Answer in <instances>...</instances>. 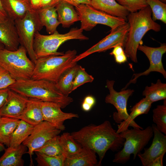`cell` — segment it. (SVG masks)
I'll return each mask as SVG.
<instances>
[{"mask_svg":"<svg viewBox=\"0 0 166 166\" xmlns=\"http://www.w3.org/2000/svg\"><path fill=\"white\" fill-rule=\"evenodd\" d=\"M152 14L148 6L136 12L130 13L127 17L129 28L124 51L127 57L135 63L137 62L138 47L144 35L150 30H160V25L152 20Z\"/></svg>","mask_w":166,"mask_h":166,"instance_id":"obj_3","label":"cell"},{"mask_svg":"<svg viewBox=\"0 0 166 166\" xmlns=\"http://www.w3.org/2000/svg\"><path fill=\"white\" fill-rule=\"evenodd\" d=\"M152 12V20H159L166 23V5L160 0H146Z\"/></svg>","mask_w":166,"mask_h":166,"instance_id":"obj_33","label":"cell"},{"mask_svg":"<svg viewBox=\"0 0 166 166\" xmlns=\"http://www.w3.org/2000/svg\"><path fill=\"white\" fill-rule=\"evenodd\" d=\"M152 104L145 97L137 103L130 109L131 112L127 119L118 125L117 132L120 133L128 129L129 126L143 129L142 127L136 123L134 120L139 115L148 114L151 109Z\"/></svg>","mask_w":166,"mask_h":166,"instance_id":"obj_18","label":"cell"},{"mask_svg":"<svg viewBox=\"0 0 166 166\" xmlns=\"http://www.w3.org/2000/svg\"><path fill=\"white\" fill-rule=\"evenodd\" d=\"M115 82L114 80H107L106 87L109 93L105 97V101L113 105L116 108L117 112L113 113V118L116 123L120 124L126 120L129 116L127 109V103L134 90L124 89L117 92L113 88Z\"/></svg>","mask_w":166,"mask_h":166,"instance_id":"obj_13","label":"cell"},{"mask_svg":"<svg viewBox=\"0 0 166 166\" xmlns=\"http://www.w3.org/2000/svg\"><path fill=\"white\" fill-rule=\"evenodd\" d=\"M81 107L83 111L88 112L91 110L93 107L83 101Z\"/></svg>","mask_w":166,"mask_h":166,"instance_id":"obj_46","label":"cell"},{"mask_svg":"<svg viewBox=\"0 0 166 166\" xmlns=\"http://www.w3.org/2000/svg\"><path fill=\"white\" fill-rule=\"evenodd\" d=\"M8 17L3 7L1 0H0V20L4 19Z\"/></svg>","mask_w":166,"mask_h":166,"instance_id":"obj_45","label":"cell"},{"mask_svg":"<svg viewBox=\"0 0 166 166\" xmlns=\"http://www.w3.org/2000/svg\"><path fill=\"white\" fill-rule=\"evenodd\" d=\"M90 0V5L94 8L127 21L130 13L115 0Z\"/></svg>","mask_w":166,"mask_h":166,"instance_id":"obj_21","label":"cell"},{"mask_svg":"<svg viewBox=\"0 0 166 166\" xmlns=\"http://www.w3.org/2000/svg\"><path fill=\"white\" fill-rule=\"evenodd\" d=\"M83 101L93 107L96 103V100L93 96L88 95L85 98Z\"/></svg>","mask_w":166,"mask_h":166,"instance_id":"obj_43","label":"cell"},{"mask_svg":"<svg viewBox=\"0 0 166 166\" xmlns=\"http://www.w3.org/2000/svg\"><path fill=\"white\" fill-rule=\"evenodd\" d=\"M59 2V0H41V8L55 7Z\"/></svg>","mask_w":166,"mask_h":166,"instance_id":"obj_40","label":"cell"},{"mask_svg":"<svg viewBox=\"0 0 166 166\" xmlns=\"http://www.w3.org/2000/svg\"><path fill=\"white\" fill-rule=\"evenodd\" d=\"M27 148L22 144L16 147H8L0 158V166H23L24 161L22 157Z\"/></svg>","mask_w":166,"mask_h":166,"instance_id":"obj_23","label":"cell"},{"mask_svg":"<svg viewBox=\"0 0 166 166\" xmlns=\"http://www.w3.org/2000/svg\"><path fill=\"white\" fill-rule=\"evenodd\" d=\"M58 139L62 149V155L66 158L78 152L82 147L69 133H63L59 136Z\"/></svg>","mask_w":166,"mask_h":166,"instance_id":"obj_30","label":"cell"},{"mask_svg":"<svg viewBox=\"0 0 166 166\" xmlns=\"http://www.w3.org/2000/svg\"><path fill=\"white\" fill-rule=\"evenodd\" d=\"M4 48H5L4 45L0 43V49H2Z\"/></svg>","mask_w":166,"mask_h":166,"instance_id":"obj_48","label":"cell"},{"mask_svg":"<svg viewBox=\"0 0 166 166\" xmlns=\"http://www.w3.org/2000/svg\"><path fill=\"white\" fill-rule=\"evenodd\" d=\"M59 135L49 140L44 145L35 152L51 156H57L62 154V150L58 140Z\"/></svg>","mask_w":166,"mask_h":166,"instance_id":"obj_34","label":"cell"},{"mask_svg":"<svg viewBox=\"0 0 166 166\" xmlns=\"http://www.w3.org/2000/svg\"><path fill=\"white\" fill-rule=\"evenodd\" d=\"M80 28H73L67 33L60 34L57 30L52 34L45 35L37 32L34 35L33 48L38 58L50 55H61L63 52L57 51L59 47L68 41L77 39L86 40L89 38L84 35Z\"/></svg>","mask_w":166,"mask_h":166,"instance_id":"obj_5","label":"cell"},{"mask_svg":"<svg viewBox=\"0 0 166 166\" xmlns=\"http://www.w3.org/2000/svg\"><path fill=\"white\" fill-rule=\"evenodd\" d=\"M138 49L142 52L149 60L150 63L148 68L145 71L140 73L134 74L133 78L121 90L125 89L131 83H136L137 79L142 76H147L150 73L156 72L161 73L165 78H166V71L164 69L162 61L163 55L166 52L165 44H162L157 47H153L143 45L140 44Z\"/></svg>","mask_w":166,"mask_h":166,"instance_id":"obj_12","label":"cell"},{"mask_svg":"<svg viewBox=\"0 0 166 166\" xmlns=\"http://www.w3.org/2000/svg\"><path fill=\"white\" fill-rule=\"evenodd\" d=\"M153 122L162 132L166 134V100L163 105H158L153 110Z\"/></svg>","mask_w":166,"mask_h":166,"instance_id":"obj_31","label":"cell"},{"mask_svg":"<svg viewBox=\"0 0 166 166\" xmlns=\"http://www.w3.org/2000/svg\"><path fill=\"white\" fill-rule=\"evenodd\" d=\"M9 90L10 89L9 88L0 89V109L7 100Z\"/></svg>","mask_w":166,"mask_h":166,"instance_id":"obj_39","label":"cell"},{"mask_svg":"<svg viewBox=\"0 0 166 166\" xmlns=\"http://www.w3.org/2000/svg\"><path fill=\"white\" fill-rule=\"evenodd\" d=\"M28 98L10 89L6 101L0 109V115L17 118L24 112Z\"/></svg>","mask_w":166,"mask_h":166,"instance_id":"obj_17","label":"cell"},{"mask_svg":"<svg viewBox=\"0 0 166 166\" xmlns=\"http://www.w3.org/2000/svg\"><path fill=\"white\" fill-rule=\"evenodd\" d=\"M61 131L45 121L34 126L30 134L22 143L28 148L26 153L30 155L31 163H32V156L35 151L58 136Z\"/></svg>","mask_w":166,"mask_h":166,"instance_id":"obj_11","label":"cell"},{"mask_svg":"<svg viewBox=\"0 0 166 166\" xmlns=\"http://www.w3.org/2000/svg\"><path fill=\"white\" fill-rule=\"evenodd\" d=\"M15 81L8 72L0 66V89L8 88Z\"/></svg>","mask_w":166,"mask_h":166,"instance_id":"obj_37","label":"cell"},{"mask_svg":"<svg viewBox=\"0 0 166 166\" xmlns=\"http://www.w3.org/2000/svg\"><path fill=\"white\" fill-rule=\"evenodd\" d=\"M81 22L82 30H91L98 24L108 26L113 30L126 21L96 9L90 5L81 4L75 7Z\"/></svg>","mask_w":166,"mask_h":166,"instance_id":"obj_9","label":"cell"},{"mask_svg":"<svg viewBox=\"0 0 166 166\" xmlns=\"http://www.w3.org/2000/svg\"><path fill=\"white\" fill-rule=\"evenodd\" d=\"M1 117V116L0 115V118Z\"/></svg>","mask_w":166,"mask_h":166,"instance_id":"obj_49","label":"cell"},{"mask_svg":"<svg viewBox=\"0 0 166 166\" xmlns=\"http://www.w3.org/2000/svg\"><path fill=\"white\" fill-rule=\"evenodd\" d=\"M164 155H162L155 160L152 163L151 166H163V160Z\"/></svg>","mask_w":166,"mask_h":166,"instance_id":"obj_44","label":"cell"},{"mask_svg":"<svg viewBox=\"0 0 166 166\" xmlns=\"http://www.w3.org/2000/svg\"><path fill=\"white\" fill-rule=\"evenodd\" d=\"M8 17L15 20L23 18L32 10L29 0H1Z\"/></svg>","mask_w":166,"mask_h":166,"instance_id":"obj_22","label":"cell"},{"mask_svg":"<svg viewBox=\"0 0 166 166\" xmlns=\"http://www.w3.org/2000/svg\"><path fill=\"white\" fill-rule=\"evenodd\" d=\"M41 108L44 121L50 123L61 131L65 129V121L79 117L77 114L63 112L59 105L53 102L42 101Z\"/></svg>","mask_w":166,"mask_h":166,"instance_id":"obj_15","label":"cell"},{"mask_svg":"<svg viewBox=\"0 0 166 166\" xmlns=\"http://www.w3.org/2000/svg\"><path fill=\"white\" fill-rule=\"evenodd\" d=\"M79 65L77 64L66 70L55 84L57 88L64 95L68 96L71 92L72 83Z\"/></svg>","mask_w":166,"mask_h":166,"instance_id":"obj_28","label":"cell"},{"mask_svg":"<svg viewBox=\"0 0 166 166\" xmlns=\"http://www.w3.org/2000/svg\"><path fill=\"white\" fill-rule=\"evenodd\" d=\"M121 132V136L125 139L123 147L115 155L113 162L124 164L129 160L132 154L133 160L148 144L153 136L152 126H149L145 129L133 128Z\"/></svg>","mask_w":166,"mask_h":166,"instance_id":"obj_7","label":"cell"},{"mask_svg":"<svg viewBox=\"0 0 166 166\" xmlns=\"http://www.w3.org/2000/svg\"><path fill=\"white\" fill-rule=\"evenodd\" d=\"M14 21L20 44L25 48L30 58L34 63L37 59L33 48L34 35L43 27L38 11H29L23 18Z\"/></svg>","mask_w":166,"mask_h":166,"instance_id":"obj_8","label":"cell"},{"mask_svg":"<svg viewBox=\"0 0 166 166\" xmlns=\"http://www.w3.org/2000/svg\"><path fill=\"white\" fill-rule=\"evenodd\" d=\"M42 101L35 98H28L26 108L17 118L34 126L44 121L41 108Z\"/></svg>","mask_w":166,"mask_h":166,"instance_id":"obj_20","label":"cell"},{"mask_svg":"<svg viewBox=\"0 0 166 166\" xmlns=\"http://www.w3.org/2000/svg\"><path fill=\"white\" fill-rule=\"evenodd\" d=\"M25 48L20 45L17 49H0V66L16 81L31 78L34 63L28 58Z\"/></svg>","mask_w":166,"mask_h":166,"instance_id":"obj_6","label":"cell"},{"mask_svg":"<svg viewBox=\"0 0 166 166\" xmlns=\"http://www.w3.org/2000/svg\"><path fill=\"white\" fill-rule=\"evenodd\" d=\"M35 159L38 166H64L66 158L62 155L57 156H49L38 152Z\"/></svg>","mask_w":166,"mask_h":166,"instance_id":"obj_32","label":"cell"},{"mask_svg":"<svg viewBox=\"0 0 166 166\" xmlns=\"http://www.w3.org/2000/svg\"><path fill=\"white\" fill-rule=\"evenodd\" d=\"M38 11L41 22L46 32L51 34L57 31L60 23L55 7L41 8Z\"/></svg>","mask_w":166,"mask_h":166,"instance_id":"obj_25","label":"cell"},{"mask_svg":"<svg viewBox=\"0 0 166 166\" xmlns=\"http://www.w3.org/2000/svg\"><path fill=\"white\" fill-rule=\"evenodd\" d=\"M152 127L153 132V138L150 147L144 148V152L137 156L143 166H151L152 162L156 158L166 152V136L159 130L155 124Z\"/></svg>","mask_w":166,"mask_h":166,"instance_id":"obj_14","label":"cell"},{"mask_svg":"<svg viewBox=\"0 0 166 166\" xmlns=\"http://www.w3.org/2000/svg\"><path fill=\"white\" fill-rule=\"evenodd\" d=\"M34 127L24 121L20 120L11 136L9 146L16 147L22 144L30 134Z\"/></svg>","mask_w":166,"mask_h":166,"instance_id":"obj_27","label":"cell"},{"mask_svg":"<svg viewBox=\"0 0 166 166\" xmlns=\"http://www.w3.org/2000/svg\"><path fill=\"white\" fill-rule=\"evenodd\" d=\"M94 79V77L88 74L85 68L79 65L72 83L71 92L85 83L92 82Z\"/></svg>","mask_w":166,"mask_h":166,"instance_id":"obj_35","label":"cell"},{"mask_svg":"<svg viewBox=\"0 0 166 166\" xmlns=\"http://www.w3.org/2000/svg\"><path fill=\"white\" fill-rule=\"evenodd\" d=\"M5 149V148L3 144L0 143V152Z\"/></svg>","mask_w":166,"mask_h":166,"instance_id":"obj_47","label":"cell"},{"mask_svg":"<svg viewBox=\"0 0 166 166\" xmlns=\"http://www.w3.org/2000/svg\"><path fill=\"white\" fill-rule=\"evenodd\" d=\"M129 13L136 12L148 6L146 0H115Z\"/></svg>","mask_w":166,"mask_h":166,"instance_id":"obj_36","label":"cell"},{"mask_svg":"<svg viewBox=\"0 0 166 166\" xmlns=\"http://www.w3.org/2000/svg\"><path fill=\"white\" fill-rule=\"evenodd\" d=\"M143 96L152 103L166 99V84L163 83L160 79L155 83H152L150 86H146L142 93Z\"/></svg>","mask_w":166,"mask_h":166,"instance_id":"obj_29","label":"cell"},{"mask_svg":"<svg viewBox=\"0 0 166 166\" xmlns=\"http://www.w3.org/2000/svg\"><path fill=\"white\" fill-rule=\"evenodd\" d=\"M77 54L76 50H69L61 55H50L38 58L34 63L31 79L45 80L56 84L68 69L77 64L73 61Z\"/></svg>","mask_w":166,"mask_h":166,"instance_id":"obj_4","label":"cell"},{"mask_svg":"<svg viewBox=\"0 0 166 166\" xmlns=\"http://www.w3.org/2000/svg\"><path fill=\"white\" fill-rule=\"evenodd\" d=\"M19 119L1 116L0 118V143L9 146L11 136L17 127Z\"/></svg>","mask_w":166,"mask_h":166,"instance_id":"obj_26","label":"cell"},{"mask_svg":"<svg viewBox=\"0 0 166 166\" xmlns=\"http://www.w3.org/2000/svg\"><path fill=\"white\" fill-rule=\"evenodd\" d=\"M70 4L74 7L81 4H87L90 5V0H59Z\"/></svg>","mask_w":166,"mask_h":166,"instance_id":"obj_41","label":"cell"},{"mask_svg":"<svg viewBox=\"0 0 166 166\" xmlns=\"http://www.w3.org/2000/svg\"><path fill=\"white\" fill-rule=\"evenodd\" d=\"M31 9L37 11L41 8V0H29Z\"/></svg>","mask_w":166,"mask_h":166,"instance_id":"obj_42","label":"cell"},{"mask_svg":"<svg viewBox=\"0 0 166 166\" xmlns=\"http://www.w3.org/2000/svg\"><path fill=\"white\" fill-rule=\"evenodd\" d=\"M129 28L128 23L126 21L110 33L83 53L77 55L73 62H77L87 56L96 52H100L113 48L118 45L124 48Z\"/></svg>","mask_w":166,"mask_h":166,"instance_id":"obj_10","label":"cell"},{"mask_svg":"<svg viewBox=\"0 0 166 166\" xmlns=\"http://www.w3.org/2000/svg\"><path fill=\"white\" fill-rule=\"evenodd\" d=\"M74 6L60 1L55 7L60 24L64 28H68L75 22L80 21L79 15Z\"/></svg>","mask_w":166,"mask_h":166,"instance_id":"obj_24","label":"cell"},{"mask_svg":"<svg viewBox=\"0 0 166 166\" xmlns=\"http://www.w3.org/2000/svg\"><path fill=\"white\" fill-rule=\"evenodd\" d=\"M71 134L82 147L92 150L98 155V166L101 165L108 150L118 151L123 146L125 141L121 134L113 128L109 121L98 125H88Z\"/></svg>","mask_w":166,"mask_h":166,"instance_id":"obj_1","label":"cell"},{"mask_svg":"<svg viewBox=\"0 0 166 166\" xmlns=\"http://www.w3.org/2000/svg\"><path fill=\"white\" fill-rule=\"evenodd\" d=\"M110 54L114 56L115 61L118 64L123 63L127 61V57L123 47L120 45L114 47Z\"/></svg>","mask_w":166,"mask_h":166,"instance_id":"obj_38","label":"cell"},{"mask_svg":"<svg viewBox=\"0 0 166 166\" xmlns=\"http://www.w3.org/2000/svg\"><path fill=\"white\" fill-rule=\"evenodd\" d=\"M9 88L28 98L56 103L61 109L65 108L73 101L72 97L63 94L55 83L46 80H19L16 81Z\"/></svg>","mask_w":166,"mask_h":166,"instance_id":"obj_2","label":"cell"},{"mask_svg":"<svg viewBox=\"0 0 166 166\" xmlns=\"http://www.w3.org/2000/svg\"><path fill=\"white\" fill-rule=\"evenodd\" d=\"M0 43L11 51L16 50L20 45L15 21L8 17L0 20Z\"/></svg>","mask_w":166,"mask_h":166,"instance_id":"obj_16","label":"cell"},{"mask_svg":"<svg viewBox=\"0 0 166 166\" xmlns=\"http://www.w3.org/2000/svg\"><path fill=\"white\" fill-rule=\"evenodd\" d=\"M96 154L92 150L82 147L78 152L66 158L64 166H98Z\"/></svg>","mask_w":166,"mask_h":166,"instance_id":"obj_19","label":"cell"}]
</instances>
